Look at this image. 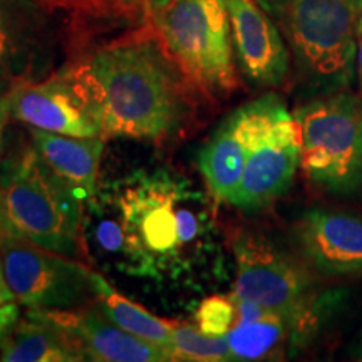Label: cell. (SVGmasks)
Masks as SVG:
<instances>
[{
	"instance_id": "cell-7",
	"label": "cell",
	"mask_w": 362,
	"mask_h": 362,
	"mask_svg": "<svg viewBox=\"0 0 362 362\" xmlns=\"http://www.w3.org/2000/svg\"><path fill=\"white\" fill-rule=\"evenodd\" d=\"M300 133V168L332 193L362 188V98L322 94L293 112Z\"/></svg>"
},
{
	"instance_id": "cell-4",
	"label": "cell",
	"mask_w": 362,
	"mask_h": 362,
	"mask_svg": "<svg viewBox=\"0 0 362 362\" xmlns=\"http://www.w3.org/2000/svg\"><path fill=\"white\" fill-rule=\"evenodd\" d=\"M287 44L302 84L330 94L356 74V33L362 0H257Z\"/></svg>"
},
{
	"instance_id": "cell-8",
	"label": "cell",
	"mask_w": 362,
	"mask_h": 362,
	"mask_svg": "<svg viewBox=\"0 0 362 362\" xmlns=\"http://www.w3.org/2000/svg\"><path fill=\"white\" fill-rule=\"evenodd\" d=\"M4 274L16 297L27 309H76L96 297L94 270L78 259L0 233Z\"/></svg>"
},
{
	"instance_id": "cell-6",
	"label": "cell",
	"mask_w": 362,
	"mask_h": 362,
	"mask_svg": "<svg viewBox=\"0 0 362 362\" xmlns=\"http://www.w3.org/2000/svg\"><path fill=\"white\" fill-rule=\"evenodd\" d=\"M232 252L235 296L287 320L298 346L309 341L336 305V293L320 292L304 267L259 233L235 235Z\"/></svg>"
},
{
	"instance_id": "cell-27",
	"label": "cell",
	"mask_w": 362,
	"mask_h": 362,
	"mask_svg": "<svg viewBox=\"0 0 362 362\" xmlns=\"http://www.w3.org/2000/svg\"><path fill=\"white\" fill-rule=\"evenodd\" d=\"M8 84H11V81L0 76V98H2L4 94H6V90L8 89Z\"/></svg>"
},
{
	"instance_id": "cell-25",
	"label": "cell",
	"mask_w": 362,
	"mask_h": 362,
	"mask_svg": "<svg viewBox=\"0 0 362 362\" xmlns=\"http://www.w3.org/2000/svg\"><path fill=\"white\" fill-rule=\"evenodd\" d=\"M16 302V297L8 287L6 274H4V262H2V255H0V305H6V304H12Z\"/></svg>"
},
{
	"instance_id": "cell-22",
	"label": "cell",
	"mask_w": 362,
	"mask_h": 362,
	"mask_svg": "<svg viewBox=\"0 0 362 362\" xmlns=\"http://www.w3.org/2000/svg\"><path fill=\"white\" fill-rule=\"evenodd\" d=\"M153 2L155 0H84L90 11L111 16H129L133 12H141L144 16Z\"/></svg>"
},
{
	"instance_id": "cell-23",
	"label": "cell",
	"mask_w": 362,
	"mask_h": 362,
	"mask_svg": "<svg viewBox=\"0 0 362 362\" xmlns=\"http://www.w3.org/2000/svg\"><path fill=\"white\" fill-rule=\"evenodd\" d=\"M19 317H21V312L16 302L0 305V339H2L4 334H6L7 330L17 322V320H19Z\"/></svg>"
},
{
	"instance_id": "cell-18",
	"label": "cell",
	"mask_w": 362,
	"mask_h": 362,
	"mask_svg": "<svg viewBox=\"0 0 362 362\" xmlns=\"http://www.w3.org/2000/svg\"><path fill=\"white\" fill-rule=\"evenodd\" d=\"M94 291L96 297L90 302L104 317L115 322L126 332L141 337L144 341L156 344L165 349L173 351V322L163 320L153 315L144 307L131 302L112 288V285L103 277V274L94 270ZM176 361V356H175Z\"/></svg>"
},
{
	"instance_id": "cell-16",
	"label": "cell",
	"mask_w": 362,
	"mask_h": 362,
	"mask_svg": "<svg viewBox=\"0 0 362 362\" xmlns=\"http://www.w3.org/2000/svg\"><path fill=\"white\" fill-rule=\"evenodd\" d=\"M29 136L42 161L76 193L83 205L96 194L106 139L78 138L37 128H29Z\"/></svg>"
},
{
	"instance_id": "cell-10",
	"label": "cell",
	"mask_w": 362,
	"mask_h": 362,
	"mask_svg": "<svg viewBox=\"0 0 362 362\" xmlns=\"http://www.w3.org/2000/svg\"><path fill=\"white\" fill-rule=\"evenodd\" d=\"M8 115L29 128L78 138H101L93 106L67 67L40 81H11L6 90Z\"/></svg>"
},
{
	"instance_id": "cell-1",
	"label": "cell",
	"mask_w": 362,
	"mask_h": 362,
	"mask_svg": "<svg viewBox=\"0 0 362 362\" xmlns=\"http://www.w3.org/2000/svg\"><path fill=\"white\" fill-rule=\"evenodd\" d=\"M83 250L84 262L183 288H197L220 264L210 202L166 168L99 187L83 205Z\"/></svg>"
},
{
	"instance_id": "cell-2",
	"label": "cell",
	"mask_w": 362,
	"mask_h": 362,
	"mask_svg": "<svg viewBox=\"0 0 362 362\" xmlns=\"http://www.w3.org/2000/svg\"><path fill=\"white\" fill-rule=\"evenodd\" d=\"M66 67L93 106L106 141L178 138L193 123L203 96L148 24Z\"/></svg>"
},
{
	"instance_id": "cell-9",
	"label": "cell",
	"mask_w": 362,
	"mask_h": 362,
	"mask_svg": "<svg viewBox=\"0 0 362 362\" xmlns=\"http://www.w3.org/2000/svg\"><path fill=\"white\" fill-rule=\"evenodd\" d=\"M259 123L245 170L228 205L243 211L269 206L291 188L300 168V133L296 117L277 94L262 96Z\"/></svg>"
},
{
	"instance_id": "cell-24",
	"label": "cell",
	"mask_w": 362,
	"mask_h": 362,
	"mask_svg": "<svg viewBox=\"0 0 362 362\" xmlns=\"http://www.w3.org/2000/svg\"><path fill=\"white\" fill-rule=\"evenodd\" d=\"M356 74L357 81H359V88L362 93V13L359 24H357V33H356Z\"/></svg>"
},
{
	"instance_id": "cell-12",
	"label": "cell",
	"mask_w": 362,
	"mask_h": 362,
	"mask_svg": "<svg viewBox=\"0 0 362 362\" xmlns=\"http://www.w3.org/2000/svg\"><path fill=\"white\" fill-rule=\"evenodd\" d=\"M232 44L243 76L252 84L274 88L291 72V52L272 17L257 0H226Z\"/></svg>"
},
{
	"instance_id": "cell-11",
	"label": "cell",
	"mask_w": 362,
	"mask_h": 362,
	"mask_svg": "<svg viewBox=\"0 0 362 362\" xmlns=\"http://www.w3.org/2000/svg\"><path fill=\"white\" fill-rule=\"evenodd\" d=\"M61 27L44 0H0V76L40 81L54 74Z\"/></svg>"
},
{
	"instance_id": "cell-20",
	"label": "cell",
	"mask_w": 362,
	"mask_h": 362,
	"mask_svg": "<svg viewBox=\"0 0 362 362\" xmlns=\"http://www.w3.org/2000/svg\"><path fill=\"white\" fill-rule=\"evenodd\" d=\"M173 351L176 361H233L225 336H206L189 324L173 325Z\"/></svg>"
},
{
	"instance_id": "cell-5",
	"label": "cell",
	"mask_w": 362,
	"mask_h": 362,
	"mask_svg": "<svg viewBox=\"0 0 362 362\" xmlns=\"http://www.w3.org/2000/svg\"><path fill=\"white\" fill-rule=\"evenodd\" d=\"M148 25L205 98L238 86L226 0H155Z\"/></svg>"
},
{
	"instance_id": "cell-13",
	"label": "cell",
	"mask_w": 362,
	"mask_h": 362,
	"mask_svg": "<svg viewBox=\"0 0 362 362\" xmlns=\"http://www.w3.org/2000/svg\"><path fill=\"white\" fill-rule=\"evenodd\" d=\"M64 330L84 361L98 362H165L175 354L165 347L136 337L117 327L93 304L76 309H39Z\"/></svg>"
},
{
	"instance_id": "cell-26",
	"label": "cell",
	"mask_w": 362,
	"mask_h": 362,
	"mask_svg": "<svg viewBox=\"0 0 362 362\" xmlns=\"http://www.w3.org/2000/svg\"><path fill=\"white\" fill-rule=\"evenodd\" d=\"M11 117L7 110L6 96L0 98V161H2V144H4V129H6L7 119Z\"/></svg>"
},
{
	"instance_id": "cell-21",
	"label": "cell",
	"mask_w": 362,
	"mask_h": 362,
	"mask_svg": "<svg viewBox=\"0 0 362 362\" xmlns=\"http://www.w3.org/2000/svg\"><path fill=\"white\" fill-rule=\"evenodd\" d=\"M240 320L238 297L235 293H216L203 298L194 312V325L206 336H226Z\"/></svg>"
},
{
	"instance_id": "cell-15",
	"label": "cell",
	"mask_w": 362,
	"mask_h": 362,
	"mask_svg": "<svg viewBox=\"0 0 362 362\" xmlns=\"http://www.w3.org/2000/svg\"><path fill=\"white\" fill-rule=\"evenodd\" d=\"M262 99L243 104L226 116L198 155V170L211 198L230 203L237 192L247 153L259 123Z\"/></svg>"
},
{
	"instance_id": "cell-28",
	"label": "cell",
	"mask_w": 362,
	"mask_h": 362,
	"mask_svg": "<svg viewBox=\"0 0 362 362\" xmlns=\"http://www.w3.org/2000/svg\"><path fill=\"white\" fill-rule=\"evenodd\" d=\"M359 357H361V361H362V349H361V354H359Z\"/></svg>"
},
{
	"instance_id": "cell-19",
	"label": "cell",
	"mask_w": 362,
	"mask_h": 362,
	"mask_svg": "<svg viewBox=\"0 0 362 362\" xmlns=\"http://www.w3.org/2000/svg\"><path fill=\"white\" fill-rule=\"evenodd\" d=\"M233 361H257L275 356L285 344L298 346L293 329L277 314L242 322L226 334Z\"/></svg>"
},
{
	"instance_id": "cell-14",
	"label": "cell",
	"mask_w": 362,
	"mask_h": 362,
	"mask_svg": "<svg viewBox=\"0 0 362 362\" xmlns=\"http://www.w3.org/2000/svg\"><path fill=\"white\" fill-rule=\"evenodd\" d=\"M304 259L322 274H362V218L329 210H310L296 225Z\"/></svg>"
},
{
	"instance_id": "cell-3",
	"label": "cell",
	"mask_w": 362,
	"mask_h": 362,
	"mask_svg": "<svg viewBox=\"0 0 362 362\" xmlns=\"http://www.w3.org/2000/svg\"><path fill=\"white\" fill-rule=\"evenodd\" d=\"M0 233L84 262L83 202L33 143L0 161Z\"/></svg>"
},
{
	"instance_id": "cell-17",
	"label": "cell",
	"mask_w": 362,
	"mask_h": 362,
	"mask_svg": "<svg viewBox=\"0 0 362 362\" xmlns=\"http://www.w3.org/2000/svg\"><path fill=\"white\" fill-rule=\"evenodd\" d=\"M2 362H79L81 352L64 330L39 309H29L0 339Z\"/></svg>"
}]
</instances>
